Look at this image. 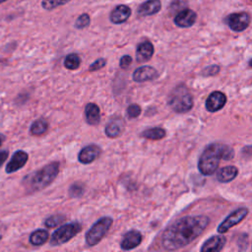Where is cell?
<instances>
[{
	"label": "cell",
	"instance_id": "6da1fadb",
	"mask_svg": "<svg viewBox=\"0 0 252 252\" xmlns=\"http://www.w3.org/2000/svg\"><path fill=\"white\" fill-rule=\"evenodd\" d=\"M210 218L204 215L185 216L169 224L161 235V245L165 250H178L196 238L208 227Z\"/></svg>",
	"mask_w": 252,
	"mask_h": 252
},
{
	"label": "cell",
	"instance_id": "7a4b0ae2",
	"mask_svg": "<svg viewBox=\"0 0 252 252\" xmlns=\"http://www.w3.org/2000/svg\"><path fill=\"white\" fill-rule=\"evenodd\" d=\"M234 157L233 149L222 143H212L208 145L200 156L198 161L199 171L206 176L216 172L220 159L230 160Z\"/></svg>",
	"mask_w": 252,
	"mask_h": 252
},
{
	"label": "cell",
	"instance_id": "3957f363",
	"mask_svg": "<svg viewBox=\"0 0 252 252\" xmlns=\"http://www.w3.org/2000/svg\"><path fill=\"white\" fill-rule=\"evenodd\" d=\"M59 166L58 161H53L35 171L29 179L30 188L32 191H39L50 185L58 175Z\"/></svg>",
	"mask_w": 252,
	"mask_h": 252
},
{
	"label": "cell",
	"instance_id": "277c9868",
	"mask_svg": "<svg viewBox=\"0 0 252 252\" xmlns=\"http://www.w3.org/2000/svg\"><path fill=\"white\" fill-rule=\"evenodd\" d=\"M193 96L185 85L175 87L168 97V105L177 113H186L193 107Z\"/></svg>",
	"mask_w": 252,
	"mask_h": 252
},
{
	"label": "cell",
	"instance_id": "5b68a950",
	"mask_svg": "<svg viewBox=\"0 0 252 252\" xmlns=\"http://www.w3.org/2000/svg\"><path fill=\"white\" fill-rule=\"evenodd\" d=\"M113 223V220L110 217H102L87 231L85 235L86 244L90 247L95 246L106 235Z\"/></svg>",
	"mask_w": 252,
	"mask_h": 252
},
{
	"label": "cell",
	"instance_id": "8992f818",
	"mask_svg": "<svg viewBox=\"0 0 252 252\" xmlns=\"http://www.w3.org/2000/svg\"><path fill=\"white\" fill-rule=\"evenodd\" d=\"M81 230L82 225L78 221L63 224L52 233V236L50 238V245H62L71 240L73 237H75Z\"/></svg>",
	"mask_w": 252,
	"mask_h": 252
},
{
	"label": "cell",
	"instance_id": "52a82bcc",
	"mask_svg": "<svg viewBox=\"0 0 252 252\" xmlns=\"http://www.w3.org/2000/svg\"><path fill=\"white\" fill-rule=\"evenodd\" d=\"M224 22L231 31L240 32L249 27L250 15L247 12L231 13L225 17Z\"/></svg>",
	"mask_w": 252,
	"mask_h": 252
},
{
	"label": "cell",
	"instance_id": "ba28073f",
	"mask_svg": "<svg viewBox=\"0 0 252 252\" xmlns=\"http://www.w3.org/2000/svg\"><path fill=\"white\" fill-rule=\"evenodd\" d=\"M249 211L247 208L242 207L234 210L232 213H230L218 226V231L220 233H224L228 231L232 226L238 224L241 222L248 215Z\"/></svg>",
	"mask_w": 252,
	"mask_h": 252
},
{
	"label": "cell",
	"instance_id": "9c48e42d",
	"mask_svg": "<svg viewBox=\"0 0 252 252\" xmlns=\"http://www.w3.org/2000/svg\"><path fill=\"white\" fill-rule=\"evenodd\" d=\"M197 20V14L194 10L189 8H184L180 10L174 17L173 22L175 26L179 28H190Z\"/></svg>",
	"mask_w": 252,
	"mask_h": 252
},
{
	"label": "cell",
	"instance_id": "30bf717a",
	"mask_svg": "<svg viewBox=\"0 0 252 252\" xmlns=\"http://www.w3.org/2000/svg\"><path fill=\"white\" fill-rule=\"evenodd\" d=\"M227 97L224 93L220 91L213 92L207 98L205 106L206 109L210 112H217L220 110L226 103Z\"/></svg>",
	"mask_w": 252,
	"mask_h": 252
},
{
	"label": "cell",
	"instance_id": "8fae6325",
	"mask_svg": "<svg viewBox=\"0 0 252 252\" xmlns=\"http://www.w3.org/2000/svg\"><path fill=\"white\" fill-rule=\"evenodd\" d=\"M101 154V149L95 144H91L84 147L78 154V160L83 164L92 163Z\"/></svg>",
	"mask_w": 252,
	"mask_h": 252
},
{
	"label": "cell",
	"instance_id": "7c38bea8",
	"mask_svg": "<svg viewBox=\"0 0 252 252\" xmlns=\"http://www.w3.org/2000/svg\"><path fill=\"white\" fill-rule=\"evenodd\" d=\"M142 240H143L142 233L139 230L131 229L124 234L123 239L120 243V247L124 251H129L138 247L141 244Z\"/></svg>",
	"mask_w": 252,
	"mask_h": 252
},
{
	"label": "cell",
	"instance_id": "4fadbf2b",
	"mask_svg": "<svg viewBox=\"0 0 252 252\" xmlns=\"http://www.w3.org/2000/svg\"><path fill=\"white\" fill-rule=\"evenodd\" d=\"M132 10L129 6L125 4L117 5L113 8V10L109 14V20L112 24L120 25L125 23L131 16Z\"/></svg>",
	"mask_w": 252,
	"mask_h": 252
},
{
	"label": "cell",
	"instance_id": "5bb4252c",
	"mask_svg": "<svg viewBox=\"0 0 252 252\" xmlns=\"http://www.w3.org/2000/svg\"><path fill=\"white\" fill-rule=\"evenodd\" d=\"M158 73L157 69L152 66H149V65H145V66L137 68L132 74L133 80L137 83H144V82L152 81V80L158 78Z\"/></svg>",
	"mask_w": 252,
	"mask_h": 252
},
{
	"label": "cell",
	"instance_id": "9a60e30c",
	"mask_svg": "<svg viewBox=\"0 0 252 252\" xmlns=\"http://www.w3.org/2000/svg\"><path fill=\"white\" fill-rule=\"evenodd\" d=\"M29 158V156L26 152L24 151H17L13 154L12 158L10 159V161L8 162L7 166H6V172L7 173H13L17 170H19L20 168L24 167V165L27 163Z\"/></svg>",
	"mask_w": 252,
	"mask_h": 252
},
{
	"label": "cell",
	"instance_id": "2e32d148",
	"mask_svg": "<svg viewBox=\"0 0 252 252\" xmlns=\"http://www.w3.org/2000/svg\"><path fill=\"white\" fill-rule=\"evenodd\" d=\"M161 9L160 0H147L139 5L137 14L139 17H149L158 14Z\"/></svg>",
	"mask_w": 252,
	"mask_h": 252
},
{
	"label": "cell",
	"instance_id": "e0dca14e",
	"mask_svg": "<svg viewBox=\"0 0 252 252\" xmlns=\"http://www.w3.org/2000/svg\"><path fill=\"white\" fill-rule=\"evenodd\" d=\"M154 52H155V48L151 41L149 40L142 41L138 44L136 49V60L139 63L147 62L153 57Z\"/></svg>",
	"mask_w": 252,
	"mask_h": 252
},
{
	"label": "cell",
	"instance_id": "ac0fdd59",
	"mask_svg": "<svg viewBox=\"0 0 252 252\" xmlns=\"http://www.w3.org/2000/svg\"><path fill=\"white\" fill-rule=\"evenodd\" d=\"M225 237L221 235H213L207 239L201 247V252H218L220 251L225 244Z\"/></svg>",
	"mask_w": 252,
	"mask_h": 252
},
{
	"label": "cell",
	"instance_id": "d6986e66",
	"mask_svg": "<svg viewBox=\"0 0 252 252\" xmlns=\"http://www.w3.org/2000/svg\"><path fill=\"white\" fill-rule=\"evenodd\" d=\"M85 118L89 125L95 126L100 121V109L94 102H89L85 106Z\"/></svg>",
	"mask_w": 252,
	"mask_h": 252
},
{
	"label": "cell",
	"instance_id": "ffe728a7",
	"mask_svg": "<svg viewBox=\"0 0 252 252\" xmlns=\"http://www.w3.org/2000/svg\"><path fill=\"white\" fill-rule=\"evenodd\" d=\"M123 129H124V121L121 118H113L106 124L104 132L108 138L114 139L121 135Z\"/></svg>",
	"mask_w": 252,
	"mask_h": 252
},
{
	"label": "cell",
	"instance_id": "44dd1931",
	"mask_svg": "<svg viewBox=\"0 0 252 252\" xmlns=\"http://www.w3.org/2000/svg\"><path fill=\"white\" fill-rule=\"evenodd\" d=\"M238 174V168L234 165H226L221 167L217 173V179L221 183L232 181Z\"/></svg>",
	"mask_w": 252,
	"mask_h": 252
},
{
	"label": "cell",
	"instance_id": "7402d4cb",
	"mask_svg": "<svg viewBox=\"0 0 252 252\" xmlns=\"http://www.w3.org/2000/svg\"><path fill=\"white\" fill-rule=\"evenodd\" d=\"M166 132L163 128L160 127H153V128H148L146 130H144L141 133V137L148 139V140H152V141H158V140H161L165 137Z\"/></svg>",
	"mask_w": 252,
	"mask_h": 252
},
{
	"label": "cell",
	"instance_id": "603a6c76",
	"mask_svg": "<svg viewBox=\"0 0 252 252\" xmlns=\"http://www.w3.org/2000/svg\"><path fill=\"white\" fill-rule=\"evenodd\" d=\"M49 234L45 229H36L30 236V242L32 245L39 246L43 245L48 240Z\"/></svg>",
	"mask_w": 252,
	"mask_h": 252
},
{
	"label": "cell",
	"instance_id": "cb8c5ba5",
	"mask_svg": "<svg viewBox=\"0 0 252 252\" xmlns=\"http://www.w3.org/2000/svg\"><path fill=\"white\" fill-rule=\"evenodd\" d=\"M48 129V122L43 118H38L32 122L30 132L32 135L40 136L44 134Z\"/></svg>",
	"mask_w": 252,
	"mask_h": 252
},
{
	"label": "cell",
	"instance_id": "d4e9b609",
	"mask_svg": "<svg viewBox=\"0 0 252 252\" xmlns=\"http://www.w3.org/2000/svg\"><path fill=\"white\" fill-rule=\"evenodd\" d=\"M81 65V58L77 53H70L64 59V67L68 70H77Z\"/></svg>",
	"mask_w": 252,
	"mask_h": 252
},
{
	"label": "cell",
	"instance_id": "484cf974",
	"mask_svg": "<svg viewBox=\"0 0 252 252\" xmlns=\"http://www.w3.org/2000/svg\"><path fill=\"white\" fill-rule=\"evenodd\" d=\"M71 0H42L41 7L46 11H51L57 7L67 4Z\"/></svg>",
	"mask_w": 252,
	"mask_h": 252
},
{
	"label": "cell",
	"instance_id": "4316f807",
	"mask_svg": "<svg viewBox=\"0 0 252 252\" xmlns=\"http://www.w3.org/2000/svg\"><path fill=\"white\" fill-rule=\"evenodd\" d=\"M85 192V185L82 182H75L69 187V196L71 198L81 197Z\"/></svg>",
	"mask_w": 252,
	"mask_h": 252
},
{
	"label": "cell",
	"instance_id": "83f0119b",
	"mask_svg": "<svg viewBox=\"0 0 252 252\" xmlns=\"http://www.w3.org/2000/svg\"><path fill=\"white\" fill-rule=\"evenodd\" d=\"M90 24H91L90 15L87 13H83L77 18L74 26L77 30H84V29L88 28L90 26Z\"/></svg>",
	"mask_w": 252,
	"mask_h": 252
},
{
	"label": "cell",
	"instance_id": "f1b7e54d",
	"mask_svg": "<svg viewBox=\"0 0 252 252\" xmlns=\"http://www.w3.org/2000/svg\"><path fill=\"white\" fill-rule=\"evenodd\" d=\"M64 220H65L64 216H62V215H54V216H51L48 219H46L45 221H44V224H45L46 227L52 228V227L58 226L60 223H62L64 221Z\"/></svg>",
	"mask_w": 252,
	"mask_h": 252
},
{
	"label": "cell",
	"instance_id": "f546056e",
	"mask_svg": "<svg viewBox=\"0 0 252 252\" xmlns=\"http://www.w3.org/2000/svg\"><path fill=\"white\" fill-rule=\"evenodd\" d=\"M141 112H142L141 106L137 103H132L127 107V116L130 119L137 118L141 114Z\"/></svg>",
	"mask_w": 252,
	"mask_h": 252
},
{
	"label": "cell",
	"instance_id": "4dcf8cb0",
	"mask_svg": "<svg viewBox=\"0 0 252 252\" xmlns=\"http://www.w3.org/2000/svg\"><path fill=\"white\" fill-rule=\"evenodd\" d=\"M220 68L219 65L217 64H213V65H210L208 67H206L205 69L202 70L201 72V75L202 76H205V77H212V76H216L217 74H219Z\"/></svg>",
	"mask_w": 252,
	"mask_h": 252
},
{
	"label": "cell",
	"instance_id": "1f68e13d",
	"mask_svg": "<svg viewBox=\"0 0 252 252\" xmlns=\"http://www.w3.org/2000/svg\"><path fill=\"white\" fill-rule=\"evenodd\" d=\"M106 65V60L104 58H98L96 59L94 62H93L90 67H89V71L94 72V71H98L100 69H102L104 66Z\"/></svg>",
	"mask_w": 252,
	"mask_h": 252
},
{
	"label": "cell",
	"instance_id": "d6a6232c",
	"mask_svg": "<svg viewBox=\"0 0 252 252\" xmlns=\"http://www.w3.org/2000/svg\"><path fill=\"white\" fill-rule=\"evenodd\" d=\"M132 61H133V58L130 55H123L120 58L119 66L121 69H127L132 64Z\"/></svg>",
	"mask_w": 252,
	"mask_h": 252
},
{
	"label": "cell",
	"instance_id": "836d02e7",
	"mask_svg": "<svg viewBox=\"0 0 252 252\" xmlns=\"http://www.w3.org/2000/svg\"><path fill=\"white\" fill-rule=\"evenodd\" d=\"M9 153L7 151H0V166L4 163V161L7 159Z\"/></svg>",
	"mask_w": 252,
	"mask_h": 252
},
{
	"label": "cell",
	"instance_id": "e575fe53",
	"mask_svg": "<svg viewBox=\"0 0 252 252\" xmlns=\"http://www.w3.org/2000/svg\"><path fill=\"white\" fill-rule=\"evenodd\" d=\"M4 140H5V137H4L2 134H0V146L2 145V143H3Z\"/></svg>",
	"mask_w": 252,
	"mask_h": 252
},
{
	"label": "cell",
	"instance_id": "d590c367",
	"mask_svg": "<svg viewBox=\"0 0 252 252\" xmlns=\"http://www.w3.org/2000/svg\"><path fill=\"white\" fill-rule=\"evenodd\" d=\"M5 1H7V0H0V4L3 3V2H5Z\"/></svg>",
	"mask_w": 252,
	"mask_h": 252
},
{
	"label": "cell",
	"instance_id": "8d00e7d4",
	"mask_svg": "<svg viewBox=\"0 0 252 252\" xmlns=\"http://www.w3.org/2000/svg\"><path fill=\"white\" fill-rule=\"evenodd\" d=\"M0 238H1V237H0Z\"/></svg>",
	"mask_w": 252,
	"mask_h": 252
}]
</instances>
